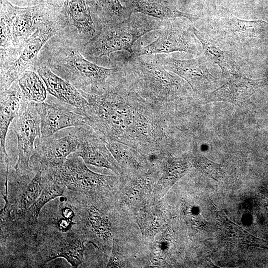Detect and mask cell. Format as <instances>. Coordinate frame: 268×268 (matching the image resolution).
Instances as JSON below:
<instances>
[{"mask_svg": "<svg viewBox=\"0 0 268 268\" xmlns=\"http://www.w3.org/2000/svg\"><path fill=\"white\" fill-rule=\"evenodd\" d=\"M17 80L27 101L40 103L47 99V91L45 85L36 71L26 70Z\"/></svg>", "mask_w": 268, "mask_h": 268, "instance_id": "f546056e", "label": "cell"}, {"mask_svg": "<svg viewBox=\"0 0 268 268\" xmlns=\"http://www.w3.org/2000/svg\"><path fill=\"white\" fill-rule=\"evenodd\" d=\"M105 141L121 168V175L131 177L153 167L144 155L134 148L116 141Z\"/></svg>", "mask_w": 268, "mask_h": 268, "instance_id": "603a6c76", "label": "cell"}, {"mask_svg": "<svg viewBox=\"0 0 268 268\" xmlns=\"http://www.w3.org/2000/svg\"><path fill=\"white\" fill-rule=\"evenodd\" d=\"M46 3L55 6L56 8H61L64 3V0H42Z\"/></svg>", "mask_w": 268, "mask_h": 268, "instance_id": "e575fe53", "label": "cell"}, {"mask_svg": "<svg viewBox=\"0 0 268 268\" xmlns=\"http://www.w3.org/2000/svg\"><path fill=\"white\" fill-rule=\"evenodd\" d=\"M266 81L265 79H252L239 74L228 78L223 85L210 92L207 100L228 102L241 106L249 101Z\"/></svg>", "mask_w": 268, "mask_h": 268, "instance_id": "2e32d148", "label": "cell"}, {"mask_svg": "<svg viewBox=\"0 0 268 268\" xmlns=\"http://www.w3.org/2000/svg\"><path fill=\"white\" fill-rule=\"evenodd\" d=\"M158 161L160 165V176L152 192L155 199L162 198L191 168L187 159L175 157L171 153H165Z\"/></svg>", "mask_w": 268, "mask_h": 268, "instance_id": "7402d4cb", "label": "cell"}, {"mask_svg": "<svg viewBox=\"0 0 268 268\" xmlns=\"http://www.w3.org/2000/svg\"><path fill=\"white\" fill-rule=\"evenodd\" d=\"M190 28L201 44L206 60L218 66L224 77L228 79L240 74L238 65L229 54L222 50L194 25H191Z\"/></svg>", "mask_w": 268, "mask_h": 268, "instance_id": "d4e9b609", "label": "cell"}, {"mask_svg": "<svg viewBox=\"0 0 268 268\" xmlns=\"http://www.w3.org/2000/svg\"><path fill=\"white\" fill-rule=\"evenodd\" d=\"M158 38L150 44L143 47L137 54H168L175 51L196 54L197 48L189 32L171 21H161Z\"/></svg>", "mask_w": 268, "mask_h": 268, "instance_id": "5bb4252c", "label": "cell"}, {"mask_svg": "<svg viewBox=\"0 0 268 268\" xmlns=\"http://www.w3.org/2000/svg\"><path fill=\"white\" fill-rule=\"evenodd\" d=\"M17 140V161L14 170L23 173L30 169V160L36 139L41 136V121L34 102H26L14 119Z\"/></svg>", "mask_w": 268, "mask_h": 268, "instance_id": "7c38bea8", "label": "cell"}, {"mask_svg": "<svg viewBox=\"0 0 268 268\" xmlns=\"http://www.w3.org/2000/svg\"><path fill=\"white\" fill-rule=\"evenodd\" d=\"M191 161L195 168L217 181L224 175L225 172L221 165L211 161L200 154L193 155Z\"/></svg>", "mask_w": 268, "mask_h": 268, "instance_id": "4dcf8cb0", "label": "cell"}, {"mask_svg": "<svg viewBox=\"0 0 268 268\" xmlns=\"http://www.w3.org/2000/svg\"><path fill=\"white\" fill-rule=\"evenodd\" d=\"M29 165L30 169L23 173L9 168L7 184L2 195L4 204L0 220L22 219L49 182L52 175L50 166L34 161Z\"/></svg>", "mask_w": 268, "mask_h": 268, "instance_id": "8992f818", "label": "cell"}, {"mask_svg": "<svg viewBox=\"0 0 268 268\" xmlns=\"http://www.w3.org/2000/svg\"><path fill=\"white\" fill-rule=\"evenodd\" d=\"M35 103L41 121V137H48L63 129L86 125L82 109L51 95L45 101Z\"/></svg>", "mask_w": 268, "mask_h": 268, "instance_id": "4fadbf2b", "label": "cell"}, {"mask_svg": "<svg viewBox=\"0 0 268 268\" xmlns=\"http://www.w3.org/2000/svg\"><path fill=\"white\" fill-rule=\"evenodd\" d=\"M58 17L57 9L53 16L39 25L27 40L18 59L6 69L0 72V92L9 88L26 70H33L42 49L59 32Z\"/></svg>", "mask_w": 268, "mask_h": 268, "instance_id": "ba28073f", "label": "cell"}, {"mask_svg": "<svg viewBox=\"0 0 268 268\" xmlns=\"http://www.w3.org/2000/svg\"><path fill=\"white\" fill-rule=\"evenodd\" d=\"M81 94L89 103L86 125L105 141L127 144L150 162L170 153L168 119L130 86L120 69L103 93Z\"/></svg>", "mask_w": 268, "mask_h": 268, "instance_id": "6da1fadb", "label": "cell"}, {"mask_svg": "<svg viewBox=\"0 0 268 268\" xmlns=\"http://www.w3.org/2000/svg\"><path fill=\"white\" fill-rule=\"evenodd\" d=\"M161 20L147 15H133L124 21L115 24L96 25L94 37L80 48L81 54L89 61L98 65L106 57L110 67H113L110 55L119 51H126L130 56L135 54L133 46L146 33L157 30Z\"/></svg>", "mask_w": 268, "mask_h": 268, "instance_id": "5b68a950", "label": "cell"}, {"mask_svg": "<svg viewBox=\"0 0 268 268\" xmlns=\"http://www.w3.org/2000/svg\"><path fill=\"white\" fill-rule=\"evenodd\" d=\"M51 167L52 175L36 201L28 209L24 216L19 220L29 224L35 223L43 207L50 201L62 196L67 189Z\"/></svg>", "mask_w": 268, "mask_h": 268, "instance_id": "83f0119b", "label": "cell"}, {"mask_svg": "<svg viewBox=\"0 0 268 268\" xmlns=\"http://www.w3.org/2000/svg\"><path fill=\"white\" fill-rule=\"evenodd\" d=\"M112 241V251L106 268H121L123 267V264L119 246L117 240L113 238Z\"/></svg>", "mask_w": 268, "mask_h": 268, "instance_id": "d6a6232c", "label": "cell"}, {"mask_svg": "<svg viewBox=\"0 0 268 268\" xmlns=\"http://www.w3.org/2000/svg\"><path fill=\"white\" fill-rule=\"evenodd\" d=\"M220 25L222 32L236 41H243L247 38H262L268 30V22L239 19L230 12L223 17Z\"/></svg>", "mask_w": 268, "mask_h": 268, "instance_id": "cb8c5ba5", "label": "cell"}, {"mask_svg": "<svg viewBox=\"0 0 268 268\" xmlns=\"http://www.w3.org/2000/svg\"><path fill=\"white\" fill-rule=\"evenodd\" d=\"M183 210L184 218L187 224L193 229H201L203 224L204 220L199 211L197 210V207L186 204L184 205Z\"/></svg>", "mask_w": 268, "mask_h": 268, "instance_id": "1f68e13d", "label": "cell"}, {"mask_svg": "<svg viewBox=\"0 0 268 268\" xmlns=\"http://www.w3.org/2000/svg\"><path fill=\"white\" fill-rule=\"evenodd\" d=\"M113 62L130 86L167 118L169 106L187 92L185 83L164 67L159 55L135 54Z\"/></svg>", "mask_w": 268, "mask_h": 268, "instance_id": "277c9868", "label": "cell"}, {"mask_svg": "<svg viewBox=\"0 0 268 268\" xmlns=\"http://www.w3.org/2000/svg\"><path fill=\"white\" fill-rule=\"evenodd\" d=\"M137 222L143 236H154L166 225L164 209L160 204H146L137 211Z\"/></svg>", "mask_w": 268, "mask_h": 268, "instance_id": "f1b7e54d", "label": "cell"}, {"mask_svg": "<svg viewBox=\"0 0 268 268\" xmlns=\"http://www.w3.org/2000/svg\"><path fill=\"white\" fill-rule=\"evenodd\" d=\"M33 70L39 75L50 95L59 100L82 110L89 106L87 100L77 88L54 73L46 65L37 62Z\"/></svg>", "mask_w": 268, "mask_h": 268, "instance_id": "ac0fdd59", "label": "cell"}, {"mask_svg": "<svg viewBox=\"0 0 268 268\" xmlns=\"http://www.w3.org/2000/svg\"><path fill=\"white\" fill-rule=\"evenodd\" d=\"M159 172L152 167L148 170L128 177L129 181L122 193L123 201L130 208L139 209L147 204L159 175Z\"/></svg>", "mask_w": 268, "mask_h": 268, "instance_id": "44dd1931", "label": "cell"}, {"mask_svg": "<svg viewBox=\"0 0 268 268\" xmlns=\"http://www.w3.org/2000/svg\"><path fill=\"white\" fill-rule=\"evenodd\" d=\"M0 9L9 19L13 45L20 52L39 25L53 16L58 8L44 1L32 6L19 7L6 0H0Z\"/></svg>", "mask_w": 268, "mask_h": 268, "instance_id": "8fae6325", "label": "cell"}, {"mask_svg": "<svg viewBox=\"0 0 268 268\" xmlns=\"http://www.w3.org/2000/svg\"><path fill=\"white\" fill-rule=\"evenodd\" d=\"M26 102L28 101L21 92L17 80L9 88L0 92V161L3 164H9L5 146L9 127Z\"/></svg>", "mask_w": 268, "mask_h": 268, "instance_id": "e0dca14e", "label": "cell"}, {"mask_svg": "<svg viewBox=\"0 0 268 268\" xmlns=\"http://www.w3.org/2000/svg\"><path fill=\"white\" fill-rule=\"evenodd\" d=\"M80 48L56 35L44 46L37 62L46 65L80 93L101 94L120 68L106 67L93 63L81 54Z\"/></svg>", "mask_w": 268, "mask_h": 268, "instance_id": "3957f363", "label": "cell"}, {"mask_svg": "<svg viewBox=\"0 0 268 268\" xmlns=\"http://www.w3.org/2000/svg\"><path fill=\"white\" fill-rule=\"evenodd\" d=\"M57 35L82 47L96 33V25L88 0H64L58 8Z\"/></svg>", "mask_w": 268, "mask_h": 268, "instance_id": "9c48e42d", "label": "cell"}, {"mask_svg": "<svg viewBox=\"0 0 268 268\" xmlns=\"http://www.w3.org/2000/svg\"><path fill=\"white\" fill-rule=\"evenodd\" d=\"M89 3L95 24L120 23L130 18L133 14L120 0H92Z\"/></svg>", "mask_w": 268, "mask_h": 268, "instance_id": "4316f807", "label": "cell"}, {"mask_svg": "<svg viewBox=\"0 0 268 268\" xmlns=\"http://www.w3.org/2000/svg\"><path fill=\"white\" fill-rule=\"evenodd\" d=\"M211 210L222 237L234 244L265 246V242L252 236L242 227L232 222L225 214L211 202Z\"/></svg>", "mask_w": 268, "mask_h": 268, "instance_id": "484cf974", "label": "cell"}, {"mask_svg": "<svg viewBox=\"0 0 268 268\" xmlns=\"http://www.w3.org/2000/svg\"><path fill=\"white\" fill-rule=\"evenodd\" d=\"M13 5L19 7H29L37 5L44 1L42 0H6ZM45 2V1H44Z\"/></svg>", "mask_w": 268, "mask_h": 268, "instance_id": "836d02e7", "label": "cell"}, {"mask_svg": "<svg viewBox=\"0 0 268 268\" xmlns=\"http://www.w3.org/2000/svg\"><path fill=\"white\" fill-rule=\"evenodd\" d=\"M42 210L32 224L0 222L1 268H41L58 258L81 264L87 241L77 223L62 215L56 199Z\"/></svg>", "mask_w": 268, "mask_h": 268, "instance_id": "7a4b0ae2", "label": "cell"}, {"mask_svg": "<svg viewBox=\"0 0 268 268\" xmlns=\"http://www.w3.org/2000/svg\"><path fill=\"white\" fill-rule=\"evenodd\" d=\"M122 0L125 4L124 6L132 13H140L161 21L185 17L193 22L198 19L196 15L178 9L174 0Z\"/></svg>", "mask_w": 268, "mask_h": 268, "instance_id": "ffe728a7", "label": "cell"}, {"mask_svg": "<svg viewBox=\"0 0 268 268\" xmlns=\"http://www.w3.org/2000/svg\"><path fill=\"white\" fill-rule=\"evenodd\" d=\"M91 129L87 125L73 127L64 134L56 133L48 137L37 138L30 159L49 166L62 165L71 154L77 150Z\"/></svg>", "mask_w": 268, "mask_h": 268, "instance_id": "30bf717a", "label": "cell"}, {"mask_svg": "<svg viewBox=\"0 0 268 268\" xmlns=\"http://www.w3.org/2000/svg\"><path fill=\"white\" fill-rule=\"evenodd\" d=\"M160 58L167 70L185 80L195 92H199L211 87L217 80L209 72L204 57L184 60L160 56Z\"/></svg>", "mask_w": 268, "mask_h": 268, "instance_id": "9a60e30c", "label": "cell"}, {"mask_svg": "<svg viewBox=\"0 0 268 268\" xmlns=\"http://www.w3.org/2000/svg\"><path fill=\"white\" fill-rule=\"evenodd\" d=\"M85 164L106 168L121 174V170L104 140L92 128L75 152Z\"/></svg>", "mask_w": 268, "mask_h": 268, "instance_id": "d6986e66", "label": "cell"}, {"mask_svg": "<svg viewBox=\"0 0 268 268\" xmlns=\"http://www.w3.org/2000/svg\"><path fill=\"white\" fill-rule=\"evenodd\" d=\"M53 169L67 190L88 196L111 197L117 182L115 176L90 170L75 152L62 165L53 166Z\"/></svg>", "mask_w": 268, "mask_h": 268, "instance_id": "52a82bcc", "label": "cell"}]
</instances>
